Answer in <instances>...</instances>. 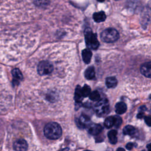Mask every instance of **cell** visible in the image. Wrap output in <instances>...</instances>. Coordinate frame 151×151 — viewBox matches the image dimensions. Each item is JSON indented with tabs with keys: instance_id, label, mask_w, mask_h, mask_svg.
I'll use <instances>...</instances> for the list:
<instances>
[{
	"instance_id": "obj_13",
	"label": "cell",
	"mask_w": 151,
	"mask_h": 151,
	"mask_svg": "<svg viewBox=\"0 0 151 151\" xmlns=\"http://www.w3.org/2000/svg\"><path fill=\"white\" fill-rule=\"evenodd\" d=\"M127 106L124 102H119L116 104L115 110L116 113L119 114H122L126 111Z\"/></svg>"
},
{
	"instance_id": "obj_3",
	"label": "cell",
	"mask_w": 151,
	"mask_h": 151,
	"mask_svg": "<svg viewBox=\"0 0 151 151\" xmlns=\"http://www.w3.org/2000/svg\"><path fill=\"white\" fill-rule=\"evenodd\" d=\"M85 41L87 47L91 50H97L99 46V42L97 35L93 32L90 28H86L84 31Z\"/></svg>"
},
{
	"instance_id": "obj_20",
	"label": "cell",
	"mask_w": 151,
	"mask_h": 151,
	"mask_svg": "<svg viewBox=\"0 0 151 151\" xmlns=\"http://www.w3.org/2000/svg\"><path fill=\"white\" fill-rule=\"evenodd\" d=\"M81 93L83 97H86L87 96H89L91 93V88L90 87L87 85L85 84L82 88H81Z\"/></svg>"
},
{
	"instance_id": "obj_24",
	"label": "cell",
	"mask_w": 151,
	"mask_h": 151,
	"mask_svg": "<svg viewBox=\"0 0 151 151\" xmlns=\"http://www.w3.org/2000/svg\"><path fill=\"white\" fill-rule=\"evenodd\" d=\"M145 122L148 126H151V116L145 117Z\"/></svg>"
},
{
	"instance_id": "obj_7",
	"label": "cell",
	"mask_w": 151,
	"mask_h": 151,
	"mask_svg": "<svg viewBox=\"0 0 151 151\" xmlns=\"http://www.w3.org/2000/svg\"><path fill=\"white\" fill-rule=\"evenodd\" d=\"M13 148L15 151H27V142L24 139H19L14 143Z\"/></svg>"
},
{
	"instance_id": "obj_35",
	"label": "cell",
	"mask_w": 151,
	"mask_h": 151,
	"mask_svg": "<svg viewBox=\"0 0 151 151\" xmlns=\"http://www.w3.org/2000/svg\"><path fill=\"white\" fill-rule=\"evenodd\" d=\"M116 1H118V0H116Z\"/></svg>"
},
{
	"instance_id": "obj_21",
	"label": "cell",
	"mask_w": 151,
	"mask_h": 151,
	"mask_svg": "<svg viewBox=\"0 0 151 151\" xmlns=\"http://www.w3.org/2000/svg\"><path fill=\"white\" fill-rule=\"evenodd\" d=\"M89 98L92 101H99L100 100V95L97 91H94L90 93Z\"/></svg>"
},
{
	"instance_id": "obj_18",
	"label": "cell",
	"mask_w": 151,
	"mask_h": 151,
	"mask_svg": "<svg viewBox=\"0 0 151 151\" xmlns=\"http://www.w3.org/2000/svg\"><path fill=\"white\" fill-rule=\"evenodd\" d=\"M136 132V129L131 125L126 126L123 128V132L124 134L130 135V136H132V135H133L134 134H135Z\"/></svg>"
},
{
	"instance_id": "obj_15",
	"label": "cell",
	"mask_w": 151,
	"mask_h": 151,
	"mask_svg": "<svg viewBox=\"0 0 151 151\" xmlns=\"http://www.w3.org/2000/svg\"><path fill=\"white\" fill-rule=\"evenodd\" d=\"M84 76L88 80L93 79L95 77V70L94 67L90 66L88 67L84 72Z\"/></svg>"
},
{
	"instance_id": "obj_8",
	"label": "cell",
	"mask_w": 151,
	"mask_h": 151,
	"mask_svg": "<svg viewBox=\"0 0 151 151\" xmlns=\"http://www.w3.org/2000/svg\"><path fill=\"white\" fill-rule=\"evenodd\" d=\"M141 73L147 78H151V61L144 63L140 68Z\"/></svg>"
},
{
	"instance_id": "obj_22",
	"label": "cell",
	"mask_w": 151,
	"mask_h": 151,
	"mask_svg": "<svg viewBox=\"0 0 151 151\" xmlns=\"http://www.w3.org/2000/svg\"><path fill=\"white\" fill-rule=\"evenodd\" d=\"M114 126L116 128L119 127L122 123V119L119 116H114Z\"/></svg>"
},
{
	"instance_id": "obj_11",
	"label": "cell",
	"mask_w": 151,
	"mask_h": 151,
	"mask_svg": "<svg viewBox=\"0 0 151 151\" xmlns=\"http://www.w3.org/2000/svg\"><path fill=\"white\" fill-rule=\"evenodd\" d=\"M93 19L97 22H101L105 21L106 18V15L103 11H100L97 12H95L93 15Z\"/></svg>"
},
{
	"instance_id": "obj_27",
	"label": "cell",
	"mask_w": 151,
	"mask_h": 151,
	"mask_svg": "<svg viewBox=\"0 0 151 151\" xmlns=\"http://www.w3.org/2000/svg\"><path fill=\"white\" fill-rule=\"evenodd\" d=\"M144 117V113L143 112H139L137 115V117L138 119H142Z\"/></svg>"
},
{
	"instance_id": "obj_4",
	"label": "cell",
	"mask_w": 151,
	"mask_h": 151,
	"mask_svg": "<svg viewBox=\"0 0 151 151\" xmlns=\"http://www.w3.org/2000/svg\"><path fill=\"white\" fill-rule=\"evenodd\" d=\"M100 38L103 41L110 43L117 40L119 38V35L115 29L109 28L104 29L101 33Z\"/></svg>"
},
{
	"instance_id": "obj_10",
	"label": "cell",
	"mask_w": 151,
	"mask_h": 151,
	"mask_svg": "<svg viewBox=\"0 0 151 151\" xmlns=\"http://www.w3.org/2000/svg\"><path fill=\"white\" fill-rule=\"evenodd\" d=\"M12 74L14 77V83H19L23 78L21 71L19 68H14L12 71Z\"/></svg>"
},
{
	"instance_id": "obj_6",
	"label": "cell",
	"mask_w": 151,
	"mask_h": 151,
	"mask_svg": "<svg viewBox=\"0 0 151 151\" xmlns=\"http://www.w3.org/2000/svg\"><path fill=\"white\" fill-rule=\"evenodd\" d=\"M76 124L79 128H85L88 127L91 124V120L89 117L86 115L82 114L80 118L77 119L76 120Z\"/></svg>"
},
{
	"instance_id": "obj_17",
	"label": "cell",
	"mask_w": 151,
	"mask_h": 151,
	"mask_svg": "<svg viewBox=\"0 0 151 151\" xmlns=\"http://www.w3.org/2000/svg\"><path fill=\"white\" fill-rule=\"evenodd\" d=\"M109 141L112 144H115L117 142V131L115 130H111L108 132L107 134Z\"/></svg>"
},
{
	"instance_id": "obj_2",
	"label": "cell",
	"mask_w": 151,
	"mask_h": 151,
	"mask_svg": "<svg viewBox=\"0 0 151 151\" xmlns=\"http://www.w3.org/2000/svg\"><path fill=\"white\" fill-rule=\"evenodd\" d=\"M44 133L45 136L48 139L55 140L61 137L62 130L57 123L50 122L45 125L44 129Z\"/></svg>"
},
{
	"instance_id": "obj_31",
	"label": "cell",
	"mask_w": 151,
	"mask_h": 151,
	"mask_svg": "<svg viewBox=\"0 0 151 151\" xmlns=\"http://www.w3.org/2000/svg\"><path fill=\"white\" fill-rule=\"evenodd\" d=\"M105 0H97V1H99V2H103V1H104Z\"/></svg>"
},
{
	"instance_id": "obj_1",
	"label": "cell",
	"mask_w": 151,
	"mask_h": 151,
	"mask_svg": "<svg viewBox=\"0 0 151 151\" xmlns=\"http://www.w3.org/2000/svg\"><path fill=\"white\" fill-rule=\"evenodd\" d=\"M55 65L50 59H42L36 65V72L38 76L44 77L54 76Z\"/></svg>"
},
{
	"instance_id": "obj_9",
	"label": "cell",
	"mask_w": 151,
	"mask_h": 151,
	"mask_svg": "<svg viewBox=\"0 0 151 151\" xmlns=\"http://www.w3.org/2000/svg\"><path fill=\"white\" fill-rule=\"evenodd\" d=\"M102 130V127L99 124H91L88 127V132L91 135H97Z\"/></svg>"
},
{
	"instance_id": "obj_12",
	"label": "cell",
	"mask_w": 151,
	"mask_h": 151,
	"mask_svg": "<svg viewBox=\"0 0 151 151\" xmlns=\"http://www.w3.org/2000/svg\"><path fill=\"white\" fill-rule=\"evenodd\" d=\"M92 57V52L89 49H84L82 51V58L83 60V61L86 63L88 64L90 61Z\"/></svg>"
},
{
	"instance_id": "obj_25",
	"label": "cell",
	"mask_w": 151,
	"mask_h": 151,
	"mask_svg": "<svg viewBox=\"0 0 151 151\" xmlns=\"http://www.w3.org/2000/svg\"><path fill=\"white\" fill-rule=\"evenodd\" d=\"M133 144L132 143H128L126 145V149H128V150H132V149L133 148Z\"/></svg>"
},
{
	"instance_id": "obj_30",
	"label": "cell",
	"mask_w": 151,
	"mask_h": 151,
	"mask_svg": "<svg viewBox=\"0 0 151 151\" xmlns=\"http://www.w3.org/2000/svg\"><path fill=\"white\" fill-rule=\"evenodd\" d=\"M116 151H125V150H124V149L122 148V147H119V148H118V149H117Z\"/></svg>"
},
{
	"instance_id": "obj_5",
	"label": "cell",
	"mask_w": 151,
	"mask_h": 151,
	"mask_svg": "<svg viewBox=\"0 0 151 151\" xmlns=\"http://www.w3.org/2000/svg\"><path fill=\"white\" fill-rule=\"evenodd\" d=\"M94 111L96 114L99 117L106 115L109 111L108 100L106 99H102L99 100L94 106Z\"/></svg>"
},
{
	"instance_id": "obj_28",
	"label": "cell",
	"mask_w": 151,
	"mask_h": 151,
	"mask_svg": "<svg viewBox=\"0 0 151 151\" xmlns=\"http://www.w3.org/2000/svg\"><path fill=\"white\" fill-rule=\"evenodd\" d=\"M147 149L148 151H151V143H149L147 146H146Z\"/></svg>"
},
{
	"instance_id": "obj_14",
	"label": "cell",
	"mask_w": 151,
	"mask_h": 151,
	"mask_svg": "<svg viewBox=\"0 0 151 151\" xmlns=\"http://www.w3.org/2000/svg\"><path fill=\"white\" fill-rule=\"evenodd\" d=\"M83 96L81 93V88L80 86H77L74 93V100L77 103H80L82 101Z\"/></svg>"
},
{
	"instance_id": "obj_16",
	"label": "cell",
	"mask_w": 151,
	"mask_h": 151,
	"mask_svg": "<svg viewBox=\"0 0 151 151\" xmlns=\"http://www.w3.org/2000/svg\"><path fill=\"white\" fill-rule=\"evenodd\" d=\"M117 84V80L114 77H109L106 79V85L108 88H114Z\"/></svg>"
},
{
	"instance_id": "obj_29",
	"label": "cell",
	"mask_w": 151,
	"mask_h": 151,
	"mask_svg": "<svg viewBox=\"0 0 151 151\" xmlns=\"http://www.w3.org/2000/svg\"><path fill=\"white\" fill-rule=\"evenodd\" d=\"M69 150V148L68 147H65L64 149H62L61 150H60V151H68Z\"/></svg>"
},
{
	"instance_id": "obj_23",
	"label": "cell",
	"mask_w": 151,
	"mask_h": 151,
	"mask_svg": "<svg viewBox=\"0 0 151 151\" xmlns=\"http://www.w3.org/2000/svg\"><path fill=\"white\" fill-rule=\"evenodd\" d=\"M50 2V0H35V5L40 6H45Z\"/></svg>"
},
{
	"instance_id": "obj_19",
	"label": "cell",
	"mask_w": 151,
	"mask_h": 151,
	"mask_svg": "<svg viewBox=\"0 0 151 151\" xmlns=\"http://www.w3.org/2000/svg\"><path fill=\"white\" fill-rule=\"evenodd\" d=\"M104 126L107 128H110L114 125V117L109 116L104 120Z\"/></svg>"
},
{
	"instance_id": "obj_32",
	"label": "cell",
	"mask_w": 151,
	"mask_h": 151,
	"mask_svg": "<svg viewBox=\"0 0 151 151\" xmlns=\"http://www.w3.org/2000/svg\"><path fill=\"white\" fill-rule=\"evenodd\" d=\"M84 151H92V150H84Z\"/></svg>"
},
{
	"instance_id": "obj_34",
	"label": "cell",
	"mask_w": 151,
	"mask_h": 151,
	"mask_svg": "<svg viewBox=\"0 0 151 151\" xmlns=\"http://www.w3.org/2000/svg\"><path fill=\"white\" fill-rule=\"evenodd\" d=\"M142 151H146V150H142Z\"/></svg>"
},
{
	"instance_id": "obj_26",
	"label": "cell",
	"mask_w": 151,
	"mask_h": 151,
	"mask_svg": "<svg viewBox=\"0 0 151 151\" xmlns=\"http://www.w3.org/2000/svg\"><path fill=\"white\" fill-rule=\"evenodd\" d=\"M139 110L140 111V112H143V113L146 110V107L145 106H142L140 107Z\"/></svg>"
},
{
	"instance_id": "obj_33",
	"label": "cell",
	"mask_w": 151,
	"mask_h": 151,
	"mask_svg": "<svg viewBox=\"0 0 151 151\" xmlns=\"http://www.w3.org/2000/svg\"><path fill=\"white\" fill-rule=\"evenodd\" d=\"M149 98H150V99H151V94L150 95V96H149Z\"/></svg>"
}]
</instances>
